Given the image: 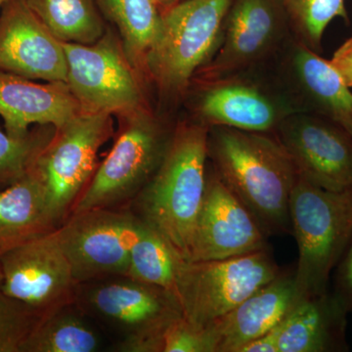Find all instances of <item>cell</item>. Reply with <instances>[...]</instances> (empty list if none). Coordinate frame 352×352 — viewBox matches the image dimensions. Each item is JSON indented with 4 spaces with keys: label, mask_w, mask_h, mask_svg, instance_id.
Returning <instances> with one entry per match:
<instances>
[{
    "label": "cell",
    "mask_w": 352,
    "mask_h": 352,
    "mask_svg": "<svg viewBox=\"0 0 352 352\" xmlns=\"http://www.w3.org/2000/svg\"><path fill=\"white\" fill-rule=\"evenodd\" d=\"M208 160L266 236L292 231L289 197L298 171L274 133L210 127Z\"/></svg>",
    "instance_id": "6da1fadb"
},
{
    "label": "cell",
    "mask_w": 352,
    "mask_h": 352,
    "mask_svg": "<svg viewBox=\"0 0 352 352\" xmlns=\"http://www.w3.org/2000/svg\"><path fill=\"white\" fill-rule=\"evenodd\" d=\"M208 129L182 122L171 133L161 163L127 208L188 261L207 187Z\"/></svg>",
    "instance_id": "7a4b0ae2"
},
{
    "label": "cell",
    "mask_w": 352,
    "mask_h": 352,
    "mask_svg": "<svg viewBox=\"0 0 352 352\" xmlns=\"http://www.w3.org/2000/svg\"><path fill=\"white\" fill-rule=\"evenodd\" d=\"M232 0H180L162 20L144 69L163 96L179 98L219 47Z\"/></svg>",
    "instance_id": "3957f363"
},
{
    "label": "cell",
    "mask_w": 352,
    "mask_h": 352,
    "mask_svg": "<svg viewBox=\"0 0 352 352\" xmlns=\"http://www.w3.org/2000/svg\"><path fill=\"white\" fill-rule=\"evenodd\" d=\"M289 214L298 250L296 288L303 298L323 295L352 241V190L329 191L298 175Z\"/></svg>",
    "instance_id": "277c9868"
},
{
    "label": "cell",
    "mask_w": 352,
    "mask_h": 352,
    "mask_svg": "<svg viewBox=\"0 0 352 352\" xmlns=\"http://www.w3.org/2000/svg\"><path fill=\"white\" fill-rule=\"evenodd\" d=\"M76 305L117 333L120 352H163L166 329L182 316L173 293L127 276L78 285Z\"/></svg>",
    "instance_id": "5b68a950"
},
{
    "label": "cell",
    "mask_w": 352,
    "mask_h": 352,
    "mask_svg": "<svg viewBox=\"0 0 352 352\" xmlns=\"http://www.w3.org/2000/svg\"><path fill=\"white\" fill-rule=\"evenodd\" d=\"M282 272L267 248L224 259H180L175 287L183 318L207 329Z\"/></svg>",
    "instance_id": "8992f818"
},
{
    "label": "cell",
    "mask_w": 352,
    "mask_h": 352,
    "mask_svg": "<svg viewBox=\"0 0 352 352\" xmlns=\"http://www.w3.org/2000/svg\"><path fill=\"white\" fill-rule=\"evenodd\" d=\"M122 118L124 124L112 149L97 166L71 214L129 208L161 163L173 132L168 134L147 109Z\"/></svg>",
    "instance_id": "52a82bcc"
},
{
    "label": "cell",
    "mask_w": 352,
    "mask_h": 352,
    "mask_svg": "<svg viewBox=\"0 0 352 352\" xmlns=\"http://www.w3.org/2000/svg\"><path fill=\"white\" fill-rule=\"evenodd\" d=\"M67 82L82 112L124 117L146 110L144 95L122 43L112 32L94 44L64 43Z\"/></svg>",
    "instance_id": "ba28073f"
},
{
    "label": "cell",
    "mask_w": 352,
    "mask_h": 352,
    "mask_svg": "<svg viewBox=\"0 0 352 352\" xmlns=\"http://www.w3.org/2000/svg\"><path fill=\"white\" fill-rule=\"evenodd\" d=\"M113 134L112 115L82 112L56 129L36 162L51 219L58 228L71 214L97 168V154Z\"/></svg>",
    "instance_id": "9c48e42d"
},
{
    "label": "cell",
    "mask_w": 352,
    "mask_h": 352,
    "mask_svg": "<svg viewBox=\"0 0 352 352\" xmlns=\"http://www.w3.org/2000/svg\"><path fill=\"white\" fill-rule=\"evenodd\" d=\"M140 219L129 208L73 212L56 231L78 284L126 276Z\"/></svg>",
    "instance_id": "30bf717a"
},
{
    "label": "cell",
    "mask_w": 352,
    "mask_h": 352,
    "mask_svg": "<svg viewBox=\"0 0 352 352\" xmlns=\"http://www.w3.org/2000/svg\"><path fill=\"white\" fill-rule=\"evenodd\" d=\"M251 71L198 82L194 108L197 122L206 126L274 133L288 116L302 112L276 78L266 82Z\"/></svg>",
    "instance_id": "8fae6325"
},
{
    "label": "cell",
    "mask_w": 352,
    "mask_h": 352,
    "mask_svg": "<svg viewBox=\"0 0 352 352\" xmlns=\"http://www.w3.org/2000/svg\"><path fill=\"white\" fill-rule=\"evenodd\" d=\"M291 36L279 0H232L219 47L195 78L208 82L256 69L279 54Z\"/></svg>",
    "instance_id": "7c38bea8"
},
{
    "label": "cell",
    "mask_w": 352,
    "mask_h": 352,
    "mask_svg": "<svg viewBox=\"0 0 352 352\" xmlns=\"http://www.w3.org/2000/svg\"><path fill=\"white\" fill-rule=\"evenodd\" d=\"M1 288L41 317L75 305L78 284L56 231L41 234L0 258Z\"/></svg>",
    "instance_id": "4fadbf2b"
},
{
    "label": "cell",
    "mask_w": 352,
    "mask_h": 352,
    "mask_svg": "<svg viewBox=\"0 0 352 352\" xmlns=\"http://www.w3.org/2000/svg\"><path fill=\"white\" fill-rule=\"evenodd\" d=\"M298 175L329 190H352V136L342 127L314 113L288 116L274 132Z\"/></svg>",
    "instance_id": "5bb4252c"
},
{
    "label": "cell",
    "mask_w": 352,
    "mask_h": 352,
    "mask_svg": "<svg viewBox=\"0 0 352 352\" xmlns=\"http://www.w3.org/2000/svg\"><path fill=\"white\" fill-rule=\"evenodd\" d=\"M266 235L251 212L208 168L207 187L188 261H214L265 249Z\"/></svg>",
    "instance_id": "9a60e30c"
},
{
    "label": "cell",
    "mask_w": 352,
    "mask_h": 352,
    "mask_svg": "<svg viewBox=\"0 0 352 352\" xmlns=\"http://www.w3.org/2000/svg\"><path fill=\"white\" fill-rule=\"evenodd\" d=\"M0 71L28 80L67 82L64 44L24 0H7L0 13Z\"/></svg>",
    "instance_id": "2e32d148"
},
{
    "label": "cell",
    "mask_w": 352,
    "mask_h": 352,
    "mask_svg": "<svg viewBox=\"0 0 352 352\" xmlns=\"http://www.w3.org/2000/svg\"><path fill=\"white\" fill-rule=\"evenodd\" d=\"M278 76L302 112L329 120L352 136V92L330 60L293 38Z\"/></svg>",
    "instance_id": "e0dca14e"
},
{
    "label": "cell",
    "mask_w": 352,
    "mask_h": 352,
    "mask_svg": "<svg viewBox=\"0 0 352 352\" xmlns=\"http://www.w3.org/2000/svg\"><path fill=\"white\" fill-rule=\"evenodd\" d=\"M302 298L295 273L282 272L207 328L214 352L239 351L285 320Z\"/></svg>",
    "instance_id": "ac0fdd59"
},
{
    "label": "cell",
    "mask_w": 352,
    "mask_h": 352,
    "mask_svg": "<svg viewBox=\"0 0 352 352\" xmlns=\"http://www.w3.org/2000/svg\"><path fill=\"white\" fill-rule=\"evenodd\" d=\"M82 112L66 83H38L0 71V117L9 135H25L32 126L59 129Z\"/></svg>",
    "instance_id": "d6986e66"
},
{
    "label": "cell",
    "mask_w": 352,
    "mask_h": 352,
    "mask_svg": "<svg viewBox=\"0 0 352 352\" xmlns=\"http://www.w3.org/2000/svg\"><path fill=\"white\" fill-rule=\"evenodd\" d=\"M347 312L335 294L302 298L285 319L278 352L349 351Z\"/></svg>",
    "instance_id": "ffe728a7"
},
{
    "label": "cell",
    "mask_w": 352,
    "mask_h": 352,
    "mask_svg": "<svg viewBox=\"0 0 352 352\" xmlns=\"http://www.w3.org/2000/svg\"><path fill=\"white\" fill-rule=\"evenodd\" d=\"M47 192L38 166L0 190V258L23 243L55 230Z\"/></svg>",
    "instance_id": "44dd1931"
},
{
    "label": "cell",
    "mask_w": 352,
    "mask_h": 352,
    "mask_svg": "<svg viewBox=\"0 0 352 352\" xmlns=\"http://www.w3.org/2000/svg\"><path fill=\"white\" fill-rule=\"evenodd\" d=\"M24 2L62 43L94 44L107 31L96 0H24Z\"/></svg>",
    "instance_id": "7402d4cb"
},
{
    "label": "cell",
    "mask_w": 352,
    "mask_h": 352,
    "mask_svg": "<svg viewBox=\"0 0 352 352\" xmlns=\"http://www.w3.org/2000/svg\"><path fill=\"white\" fill-rule=\"evenodd\" d=\"M102 14L117 25L122 47L135 68L144 69L146 55L161 25L154 0H96Z\"/></svg>",
    "instance_id": "603a6c76"
},
{
    "label": "cell",
    "mask_w": 352,
    "mask_h": 352,
    "mask_svg": "<svg viewBox=\"0 0 352 352\" xmlns=\"http://www.w3.org/2000/svg\"><path fill=\"white\" fill-rule=\"evenodd\" d=\"M68 305L45 315L25 342L23 352H94L98 333L83 318V312Z\"/></svg>",
    "instance_id": "cb8c5ba5"
},
{
    "label": "cell",
    "mask_w": 352,
    "mask_h": 352,
    "mask_svg": "<svg viewBox=\"0 0 352 352\" xmlns=\"http://www.w3.org/2000/svg\"><path fill=\"white\" fill-rule=\"evenodd\" d=\"M180 259L168 241L141 220L129 252L126 276L161 287L176 296V272Z\"/></svg>",
    "instance_id": "d4e9b609"
},
{
    "label": "cell",
    "mask_w": 352,
    "mask_h": 352,
    "mask_svg": "<svg viewBox=\"0 0 352 352\" xmlns=\"http://www.w3.org/2000/svg\"><path fill=\"white\" fill-rule=\"evenodd\" d=\"M292 36L317 53L328 25L337 18L349 21L346 0H279Z\"/></svg>",
    "instance_id": "484cf974"
},
{
    "label": "cell",
    "mask_w": 352,
    "mask_h": 352,
    "mask_svg": "<svg viewBox=\"0 0 352 352\" xmlns=\"http://www.w3.org/2000/svg\"><path fill=\"white\" fill-rule=\"evenodd\" d=\"M56 129L36 126L23 136L9 135L0 127V190L22 179L36 166Z\"/></svg>",
    "instance_id": "4316f807"
},
{
    "label": "cell",
    "mask_w": 352,
    "mask_h": 352,
    "mask_svg": "<svg viewBox=\"0 0 352 352\" xmlns=\"http://www.w3.org/2000/svg\"><path fill=\"white\" fill-rule=\"evenodd\" d=\"M0 271V352H23L27 340L43 317L1 288Z\"/></svg>",
    "instance_id": "83f0119b"
},
{
    "label": "cell",
    "mask_w": 352,
    "mask_h": 352,
    "mask_svg": "<svg viewBox=\"0 0 352 352\" xmlns=\"http://www.w3.org/2000/svg\"><path fill=\"white\" fill-rule=\"evenodd\" d=\"M163 352H214V349L208 329L192 325L182 316L166 329Z\"/></svg>",
    "instance_id": "f1b7e54d"
},
{
    "label": "cell",
    "mask_w": 352,
    "mask_h": 352,
    "mask_svg": "<svg viewBox=\"0 0 352 352\" xmlns=\"http://www.w3.org/2000/svg\"><path fill=\"white\" fill-rule=\"evenodd\" d=\"M335 295L352 311V241L336 267Z\"/></svg>",
    "instance_id": "f546056e"
},
{
    "label": "cell",
    "mask_w": 352,
    "mask_h": 352,
    "mask_svg": "<svg viewBox=\"0 0 352 352\" xmlns=\"http://www.w3.org/2000/svg\"><path fill=\"white\" fill-rule=\"evenodd\" d=\"M285 320L263 335L244 344L238 352H278V342Z\"/></svg>",
    "instance_id": "4dcf8cb0"
},
{
    "label": "cell",
    "mask_w": 352,
    "mask_h": 352,
    "mask_svg": "<svg viewBox=\"0 0 352 352\" xmlns=\"http://www.w3.org/2000/svg\"><path fill=\"white\" fill-rule=\"evenodd\" d=\"M331 63L352 88V36L335 51Z\"/></svg>",
    "instance_id": "1f68e13d"
},
{
    "label": "cell",
    "mask_w": 352,
    "mask_h": 352,
    "mask_svg": "<svg viewBox=\"0 0 352 352\" xmlns=\"http://www.w3.org/2000/svg\"><path fill=\"white\" fill-rule=\"evenodd\" d=\"M156 2L157 6L160 8H164V7L171 6V4L175 3V2L180 1V0H154Z\"/></svg>",
    "instance_id": "d6a6232c"
},
{
    "label": "cell",
    "mask_w": 352,
    "mask_h": 352,
    "mask_svg": "<svg viewBox=\"0 0 352 352\" xmlns=\"http://www.w3.org/2000/svg\"><path fill=\"white\" fill-rule=\"evenodd\" d=\"M7 0H0V10H1L2 7H3L4 4L6 3Z\"/></svg>",
    "instance_id": "836d02e7"
}]
</instances>
